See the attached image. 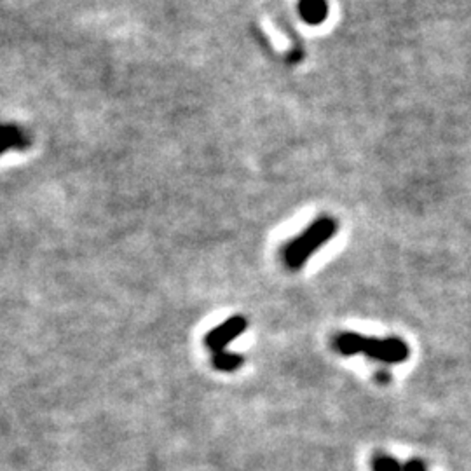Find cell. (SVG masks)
I'll list each match as a JSON object with an SVG mask.
<instances>
[{
    "label": "cell",
    "instance_id": "1",
    "mask_svg": "<svg viewBox=\"0 0 471 471\" xmlns=\"http://www.w3.org/2000/svg\"><path fill=\"white\" fill-rule=\"evenodd\" d=\"M337 231L336 224L329 219H323L319 222L312 224L302 236L290 243L285 250V260L290 269H299L309 260V257L325 245L334 233Z\"/></svg>",
    "mask_w": 471,
    "mask_h": 471
},
{
    "label": "cell",
    "instance_id": "2",
    "mask_svg": "<svg viewBox=\"0 0 471 471\" xmlns=\"http://www.w3.org/2000/svg\"><path fill=\"white\" fill-rule=\"evenodd\" d=\"M363 355L384 363H402L408 358V348L398 337L374 338L363 337Z\"/></svg>",
    "mask_w": 471,
    "mask_h": 471
},
{
    "label": "cell",
    "instance_id": "3",
    "mask_svg": "<svg viewBox=\"0 0 471 471\" xmlns=\"http://www.w3.org/2000/svg\"><path fill=\"white\" fill-rule=\"evenodd\" d=\"M246 326H248V322L243 316H233V318L226 319V322L220 323L219 326H215V329L206 334L204 345L212 353L226 351V348L234 338L245 334Z\"/></svg>",
    "mask_w": 471,
    "mask_h": 471
},
{
    "label": "cell",
    "instance_id": "4",
    "mask_svg": "<svg viewBox=\"0 0 471 471\" xmlns=\"http://www.w3.org/2000/svg\"><path fill=\"white\" fill-rule=\"evenodd\" d=\"M245 363V358L238 353H231V351H220V353H213L212 356V365L213 369L219 372H226V374H231V372L239 370Z\"/></svg>",
    "mask_w": 471,
    "mask_h": 471
},
{
    "label": "cell",
    "instance_id": "5",
    "mask_svg": "<svg viewBox=\"0 0 471 471\" xmlns=\"http://www.w3.org/2000/svg\"><path fill=\"white\" fill-rule=\"evenodd\" d=\"M372 470L374 471H403L400 468V463L396 459L389 458V455H379L372 463Z\"/></svg>",
    "mask_w": 471,
    "mask_h": 471
},
{
    "label": "cell",
    "instance_id": "6",
    "mask_svg": "<svg viewBox=\"0 0 471 471\" xmlns=\"http://www.w3.org/2000/svg\"><path fill=\"white\" fill-rule=\"evenodd\" d=\"M403 471H426V470H424V466H422V463L410 461L403 466Z\"/></svg>",
    "mask_w": 471,
    "mask_h": 471
}]
</instances>
